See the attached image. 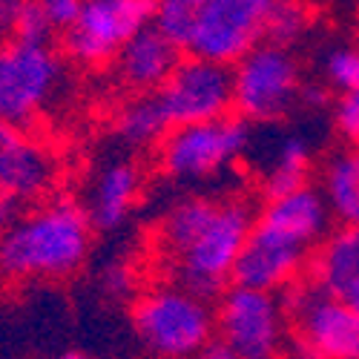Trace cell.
I'll return each mask as SVG.
<instances>
[{"label": "cell", "instance_id": "obj_20", "mask_svg": "<svg viewBox=\"0 0 359 359\" xmlns=\"http://www.w3.org/2000/svg\"><path fill=\"white\" fill-rule=\"evenodd\" d=\"M216 207H219V201L207 198V196H184L182 201H175L158 224L161 248L170 256H178L207 224H210V219L216 216Z\"/></svg>", "mask_w": 359, "mask_h": 359}, {"label": "cell", "instance_id": "obj_28", "mask_svg": "<svg viewBox=\"0 0 359 359\" xmlns=\"http://www.w3.org/2000/svg\"><path fill=\"white\" fill-rule=\"evenodd\" d=\"M101 287L107 296H115V299H124L135 290V273H133V267L124 264V262H112L104 267V273H101Z\"/></svg>", "mask_w": 359, "mask_h": 359}, {"label": "cell", "instance_id": "obj_8", "mask_svg": "<svg viewBox=\"0 0 359 359\" xmlns=\"http://www.w3.org/2000/svg\"><path fill=\"white\" fill-rule=\"evenodd\" d=\"M64 81V61L52 43H0V121L29 127L55 98Z\"/></svg>", "mask_w": 359, "mask_h": 359}, {"label": "cell", "instance_id": "obj_29", "mask_svg": "<svg viewBox=\"0 0 359 359\" xmlns=\"http://www.w3.org/2000/svg\"><path fill=\"white\" fill-rule=\"evenodd\" d=\"M327 104H331V89H327L322 81H302V86H299L296 107H302L308 112H319Z\"/></svg>", "mask_w": 359, "mask_h": 359}, {"label": "cell", "instance_id": "obj_5", "mask_svg": "<svg viewBox=\"0 0 359 359\" xmlns=\"http://www.w3.org/2000/svg\"><path fill=\"white\" fill-rule=\"evenodd\" d=\"M250 147V124L238 115L172 127L158 141V170L178 184L210 182L230 170Z\"/></svg>", "mask_w": 359, "mask_h": 359}, {"label": "cell", "instance_id": "obj_30", "mask_svg": "<svg viewBox=\"0 0 359 359\" xmlns=\"http://www.w3.org/2000/svg\"><path fill=\"white\" fill-rule=\"evenodd\" d=\"M23 6H26V0H0V43L15 38Z\"/></svg>", "mask_w": 359, "mask_h": 359}, {"label": "cell", "instance_id": "obj_14", "mask_svg": "<svg viewBox=\"0 0 359 359\" xmlns=\"http://www.w3.org/2000/svg\"><path fill=\"white\" fill-rule=\"evenodd\" d=\"M331 213L325 207V198L316 187L305 184L287 196L264 201V207L256 216V224L273 230L290 242L313 250L322 238L331 233Z\"/></svg>", "mask_w": 359, "mask_h": 359}, {"label": "cell", "instance_id": "obj_35", "mask_svg": "<svg viewBox=\"0 0 359 359\" xmlns=\"http://www.w3.org/2000/svg\"><path fill=\"white\" fill-rule=\"evenodd\" d=\"M178 4H184V6H193V9H198L201 4H207V0H178Z\"/></svg>", "mask_w": 359, "mask_h": 359}, {"label": "cell", "instance_id": "obj_13", "mask_svg": "<svg viewBox=\"0 0 359 359\" xmlns=\"http://www.w3.org/2000/svg\"><path fill=\"white\" fill-rule=\"evenodd\" d=\"M57 182L52 149L26 127L0 121V196L20 204L46 198Z\"/></svg>", "mask_w": 359, "mask_h": 359}, {"label": "cell", "instance_id": "obj_12", "mask_svg": "<svg viewBox=\"0 0 359 359\" xmlns=\"http://www.w3.org/2000/svg\"><path fill=\"white\" fill-rule=\"evenodd\" d=\"M311 250L290 242V238L267 230L253 222V230L242 248L230 285L264 290V293H282L293 282L308 273Z\"/></svg>", "mask_w": 359, "mask_h": 359}, {"label": "cell", "instance_id": "obj_11", "mask_svg": "<svg viewBox=\"0 0 359 359\" xmlns=\"http://www.w3.org/2000/svg\"><path fill=\"white\" fill-rule=\"evenodd\" d=\"M276 4L279 0H207L196 9L187 55L233 67L264 41L267 15Z\"/></svg>", "mask_w": 359, "mask_h": 359}, {"label": "cell", "instance_id": "obj_9", "mask_svg": "<svg viewBox=\"0 0 359 359\" xmlns=\"http://www.w3.org/2000/svg\"><path fill=\"white\" fill-rule=\"evenodd\" d=\"M158 0H83L78 20L64 32V55L78 67L112 64L138 32L153 26Z\"/></svg>", "mask_w": 359, "mask_h": 359}, {"label": "cell", "instance_id": "obj_4", "mask_svg": "<svg viewBox=\"0 0 359 359\" xmlns=\"http://www.w3.org/2000/svg\"><path fill=\"white\" fill-rule=\"evenodd\" d=\"M279 296L299 359H359V316L339 296L311 279L293 282Z\"/></svg>", "mask_w": 359, "mask_h": 359}, {"label": "cell", "instance_id": "obj_24", "mask_svg": "<svg viewBox=\"0 0 359 359\" xmlns=\"http://www.w3.org/2000/svg\"><path fill=\"white\" fill-rule=\"evenodd\" d=\"M322 78H325V86L337 89L339 95L359 89V46L342 43L327 49L322 57Z\"/></svg>", "mask_w": 359, "mask_h": 359}, {"label": "cell", "instance_id": "obj_3", "mask_svg": "<svg viewBox=\"0 0 359 359\" xmlns=\"http://www.w3.org/2000/svg\"><path fill=\"white\" fill-rule=\"evenodd\" d=\"M253 222L256 216L248 201L242 198L219 201L210 224L182 253L172 256L175 276L182 282V287L201 299L219 296L233 279V267L238 256H242Z\"/></svg>", "mask_w": 359, "mask_h": 359}, {"label": "cell", "instance_id": "obj_2", "mask_svg": "<svg viewBox=\"0 0 359 359\" xmlns=\"http://www.w3.org/2000/svg\"><path fill=\"white\" fill-rule=\"evenodd\" d=\"M138 342L161 359H196L216 337V316L207 299L184 287H149L133 305Z\"/></svg>", "mask_w": 359, "mask_h": 359}, {"label": "cell", "instance_id": "obj_15", "mask_svg": "<svg viewBox=\"0 0 359 359\" xmlns=\"http://www.w3.org/2000/svg\"><path fill=\"white\" fill-rule=\"evenodd\" d=\"M182 49L172 46L158 29L147 26L115 57V72L121 83L138 95H156L172 69L182 61Z\"/></svg>", "mask_w": 359, "mask_h": 359}, {"label": "cell", "instance_id": "obj_22", "mask_svg": "<svg viewBox=\"0 0 359 359\" xmlns=\"http://www.w3.org/2000/svg\"><path fill=\"white\" fill-rule=\"evenodd\" d=\"M308 26H311V15L299 0H279V4L271 9V15H267L264 43L290 49L299 38H305Z\"/></svg>", "mask_w": 359, "mask_h": 359}, {"label": "cell", "instance_id": "obj_31", "mask_svg": "<svg viewBox=\"0 0 359 359\" xmlns=\"http://www.w3.org/2000/svg\"><path fill=\"white\" fill-rule=\"evenodd\" d=\"M20 216H23V204L9 196H0V238L18 224Z\"/></svg>", "mask_w": 359, "mask_h": 359}, {"label": "cell", "instance_id": "obj_18", "mask_svg": "<svg viewBox=\"0 0 359 359\" xmlns=\"http://www.w3.org/2000/svg\"><path fill=\"white\" fill-rule=\"evenodd\" d=\"M319 193L339 227L359 224V147H342L327 156L319 175Z\"/></svg>", "mask_w": 359, "mask_h": 359}, {"label": "cell", "instance_id": "obj_19", "mask_svg": "<svg viewBox=\"0 0 359 359\" xmlns=\"http://www.w3.org/2000/svg\"><path fill=\"white\" fill-rule=\"evenodd\" d=\"M311 164H313V149L311 141L299 133H287L276 141L273 149V158L264 170L262 178V196L264 201L287 196L299 187L308 184V175H311Z\"/></svg>", "mask_w": 359, "mask_h": 359}, {"label": "cell", "instance_id": "obj_27", "mask_svg": "<svg viewBox=\"0 0 359 359\" xmlns=\"http://www.w3.org/2000/svg\"><path fill=\"white\" fill-rule=\"evenodd\" d=\"M41 6V12L46 15V20L52 23L55 32H67V29L78 20L83 0H35Z\"/></svg>", "mask_w": 359, "mask_h": 359}, {"label": "cell", "instance_id": "obj_6", "mask_svg": "<svg viewBox=\"0 0 359 359\" xmlns=\"http://www.w3.org/2000/svg\"><path fill=\"white\" fill-rule=\"evenodd\" d=\"M233 115L248 124H273L296 107L302 72L290 49L259 43L230 67Z\"/></svg>", "mask_w": 359, "mask_h": 359}, {"label": "cell", "instance_id": "obj_32", "mask_svg": "<svg viewBox=\"0 0 359 359\" xmlns=\"http://www.w3.org/2000/svg\"><path fill=\"white\" fill-rule=\"evenodd\" d=\"M196 359H242V356H236L230 348H224L222 342H213V345H207Z\"/></svg>", "mask_w": 359, "mask_h": 359}, {"label": "cell", "instance_id": "obj_16", "mask_svg": "<svg viewBox=\"0 0 359 359\" xmlns=\"http://www.w3.org/2000/svg\"><path fill=\"white\" fill-rule=\"evenodd\" d=\"M141 193V172L133 161H109L93 182L86 216L95 230H118Z\"/></svg>", "mask_w": 359, "mask_h": 359}, {"label": "cell", "instance_id": "obj_17", "mask_svg": "<svg viewBox=\"0 0 359 359\" xmlns=\"http://www.w3.org/2000/svg\"><path fill=\"white\" fill-rule=\"evenodd\" d=\"M308 279L339 299L359 285V224L331 230L311 250Z\"/></svg>", "mask_w": 359, "mask_h": 359}, {"label": "cell", "instance_id": "obj_1", "mask_svg": "<svg viewBox=\"0 0 359 359\" xmlns=\"http://www.w3.org/2000/svg\"><path fill=\"white\" fill-rule=\"evenodd\" d=\"M93 248L86 207L69 196H55L0 238V276L9 282H61L75 276Z\"/></svg>", "mask_w": 359, "mask_h": 359}, {"label": "cell", "instance_id": "obj_7", "mask_svg": "<svg viewBox=\"0 0 359 359\" xmlns=\"http://www.w3.org/2000/svg\"><path fill=\"white\" fill-rule=\"evenodd\" d=\"M216 342L242 359H279L290 339V325L279 293L227 285L219 293Z\"/></svg>", "mask_w": 359, "mask_h": 359}, {"label": "cell", "instance_id": "obj_34", "mask_svg": "<svg viewBox=\"0 0 359 359\" xmlns=\"http://www.w3.org/2000/svg\"><path fill=\"white\" fill-rule=\"evenodd\" d=\"M61 359H93V356H86V353H78V351H72V353H64Z\"/></svg>", "mask_w": 359, "mask_h": 359}, {"label": "cell", "instance_id": "obj_10", "mask_svg": "<svg viewBox=\"0 0 359 359\" xmlns=\"http://www.w3.org/2000/svg\"><path fill=\"white\" fill-rule=\"evenodd\" d=\"M167 127L207 124L233 115V78L230 67L184 55L164 86L156 93Z\"/></svg>", "mask_w": 359, "mask_h": 359}, {"label": "cell", "instance_id": "obj_21", "mask_svg": "<svg viewBox=\"0 0 359 359\" xmlns=\"http://www.w3.org/2000/svg\"><path fill=\"white\" fill-rule=\"evenodd\" d=\"M167 121L156 95H138L115 112V133L133 147H153L167 135Z\"/></svg>", "mask_w": 359, "mask_h": 359}, {"label": "cell", "instance_id": "obj_25", "mask_svg": "<svg viewBox=\"0 0 359 359\" xmlns=\"http://www.w3.org/2000/svg\"><path fill=\"white\" fill-rule=\"evenodd\" d=\"M52 35H55V29L46 20V15L41 12V6L35 4V0H26L20 20H18V29H15V38L26 41V43H52Z\"/></svg>", "mask_w": 359, "mask_h": 359}, {"label": "cell", "instance_id": "obj_23", "mask_svg": "<svg viewBox=\"0 0 359 359\" xmlns=\"http://www.w3.org/2000/svg\"><path fill=\"white\" fill-rule=\"evenodd\" d=\"M153 29H158L172 46L187 52L193 41V29H196V9L178 4V0H158L153 15Z\"/></svg>", "mask_w": 359, "mask_h": 359}, {"label": "cell", "instance_id": "obj_33", "mask_svg": "<svg viewBox=\"0 0 359 359\" xmlns=\"http://www.w3.org/2000/svg\"><path fill=\"white\" fill-rule=\"evenodd\" d=\"M342 302H345L348 308H353V313L359 316V285H353V287H351V290L342 296Z\"/></svg>", "mask_w": 359, "mask_h": 359}, {"label": "cell", "instance_id": "obj_26", "mask_svg": "<svg viewBox=\"0 0 359 359\" xmlns=\"http://www.w3.org/2000/svg\"><path fill=\"white\" fill-rule=\"evenodd\" d=\"M334 127L351 147H359V89L334 101Z\"/></svg>", "mask_w": 359, "mask_h": 359}]
</instances>
